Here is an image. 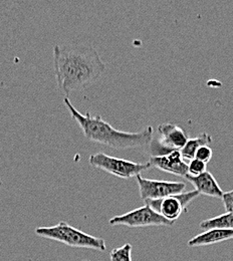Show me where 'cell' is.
<instances>
[{
	"label": "cell",
	"instance_id": "e0dca14e",
	"mask_svg": "<svg viewBox=\"0 0 233 261\" xmlns=\"http://www.w3.org/2000/svg\"><path fill=\"white\" fill-rule=\"evenodd\" d=\"M221 198L226 212L233 213V190L223 193Z\"/></svg>",
	"mask_w": 233,
	"mask_h": 261
},
{
	"label": "cell",
	"instance_id": "7c38bea8",
	"mask_svg": "<svg viewBox=\"0 0 233 261\" xmlns=\"http://www.w3.org/2000/svg\"><path fill=\"white\" fill-rule=\"evenodd\" d=\"M212 142V138L207 133H203L201 136L188 139L185 146L180 150V153L185 160L191 161L195 158V154L201 146L209 145Z\"/></svg>",
	"mask_w": 233,
	"mask_h": 261
},
{
	"label": "cell",
	"instance_id": "4fadbf2b",
	"mask_svg": "<svg viewBox=\"0 0 233 261\" xmlns=\"http://www.w3.org/2000/svg\"><path fill=\"white\" fill-rule=\"evenodd\" d=\"M200 227L205 230L209 229H233V213L226 212L222 215L203 220Z\"/></svg>",
	"mask_w": 233,
	"mask_h": 261
},
{
	"label": "cell",
	"instance_id": "8992f818",
	"mask_svg": "<svg viewBox=\"0 0 233 261\" xmlns=\"http://www.w3.org/2000/svg\"><path fill=\"white\" fill-rule=\"evenodd\" d=\"M109 224L111 226L124 225L135 228L147 226H171L174 224V222L167 220L148 204H145L144 206L137 208L133 211L111 218Z\"/></svg>",
	"mask_w": 233,
	"mask_h": 261
},
{
	"label": "cell",
	"instance_id": "7a4b0ae2",
	"mask_svg": "<svg viewBox=\"0 0 233 261\" xmlns=\"http://www.w3.org/2000/svg\"><path fill=\"white\" fill-rule=\"evenodd\" d=\"M71 118L77 123L85 137L95 143L117 149H133L149 146L153 140L154 130L148 126L138 133H128L115 129L109 123L105 122L100 116L94 117L89 112L81 114L70 102L68 98H64Z\"/></svg>",
	"mask_w": 233,
	"mask_h": 261
},
{
	"label": "cell",
	"instance_id": "ba28073f",
	"mask_svg": "<svg viewBox=\"0 0 233 261\" xmlns=\"http://www.w3.org/2000/svg\"><path fill=\"white\" fill-rule=\"evenodd\" d=\"M139 186L140 196L144 201L159 200L168 196L183 193L186 185L183 182H169L151 180L143 178L141 175L136 177Z\"/></svg>",
	"mask_w": 233,
	"mask_h": 261
},
{
	"label": "cell",
	"instance_id": "d6986e66",
	"mask_svg": "<svg viewBox=\"0 0 233 261\" xmlns=\"http://www.w3.org/2000/svg\"><path fill=\"white\" fill-rule=\"evenodd\" d=\"M84 261H91V260H84Z\"/></svg>",
	"mask_w": 233,
	"mask_h": 261
},
{
	"label": "cell",
	"instance_id": "9c48e42d",
	"mask_svg": "<svg viewBox=\"0 0 233 261\" xmlns=\"http://www.w3.org/2000/svg\"><path fill=\"white\" fill-rule=\"evenodd\" d=\"M148 163L151 165V167L175 176L185 178L188 174V164L185 163L180 151H174L164 156L150 157Z\"/></svg>",
	"mask_w": 233,
	"mask_h": 261
},
{
	"label": "cell",
	"instance_id": "3957f363",
	"mask_svg": "<svg viewBox=\"0 0 233 261\" xmlns=\"http://www.w3.org/2000/svg\"><path fill=\"white\" fill-rule=\"evenodd\" d=\"M35 233L40 237L59 241L70 247L88 248L99 251H105L107 249L103 239L71 227L64 221L50 227H38L35 229Z\"/></svg>",
	"mask_w": 233,
	"mask_h": 261
},
{
	"label": "cell",
	"instance_id": "30bf717a",
	"mask_svg": "<svg viewBox=\"0 0 233 261\" xmlns=\"http://www.w3.org/2000/svg\"><path fill=\"white\" fill-rule=\"evenodd\" d=\"M185 178L193 185L195 190L202 195L221 198L224 193L220 188L219 184L217 183L216 179L208 171L200 174L198 176H191L187 174Z\"/></svg>",
	"mask_w": 233,
	"mask_h": 261
},
{
	"label": "cell",
	"instance_id": "6da1fadb",
	"mask_svg": "<svg viewBox=\"0 0 233 261\" xmlns=\"http://www.w3.org/2000/svg\"><path fill=\"white\" fill-rule=\"evenodd\" d=\"M54 68L59 90L68 96L97 83L106 65L91 45H55Z\"/></svg>",
	"mask_w": 233,
	"mask_h": 261
},
{
	"label": "cell",
	"instance_id": "9a60e30c",
	"mask_svg": "<svg viewBox=\"0 0 233 261\" xmlns=\"http://www.w3.org/2000/svg\"><path fill=\"white\" fill-rule=\"evenodd\" d=\"M206 167H207V164L194 158L190 161V163L188 164V175L198 176L200 174L206 172Z\"/></svg>",
	"mask_w": 233,
	"mask_h": 261
},
{
	"label": "cell",
	"instance_id": "277c9868",
	"mask_svg": "<svg viewBox=\"0 0 233 261\" xmlns=\"http://www.w3.org/2000/svg\"><path fill=\"white\" fill-rule=\"evenodd\" d=\"M89 163L95 168L100 169L121 179H131L133 177H137L138 175H141L142 172L151 168V165L149 163H135L132 161L112 157L103 153L91 155L89 158Z\"/></svg>",
	"mask_w": 233,
	"mask_h": 261
},
{
	"label": "cell",
	"instance_id": "5bb4252c",
	"mask_svg": "<svg viewBox=\"0 0 233 261\" xmlns=\"http://www.w3.org/2000/svg\"><path fill=\"white\" fill-rule=\"evenodd\" d=\"M132 245L126 243L121 247L115 248L110 253L111 261H132Z\"/></svg>",
	"mask_w": 233,
	"mask_h": 261
},
{
	"label": "cell",
	"instance_id": "5b68a950",
	"mask_svg": "<svg viewBox=\"0 0 233 261\" xmlns=\"http://www.w3.org/2000/svg\"><path fill=\"white\" fill-rule=\"evenodd\" d=\"M159 137L152 140L150 146L151 157H158L180 151L188 141L183 129L175 124H162L158 127Z\"/></svg>",
	"mask_w": 233,
	"mask_h": 261
},
{
	"label": "cell",
	"instance_id": "8fae6325",
	"mask_svg": "<svg viewBox=\"0 0 233 261\" xmlns=\"http://www.w3.org/2000/svg\"><path fill=\"white\" fill-rule=\"evenodd\" d=\"M233 238V229H209L188 241L190 247L207 246Z\"/></svg>",
	"mask_w": 233,
	"mask_h": 261
},
{
	"label": "cell",
	"instance_id": "2e32d148",
	"mask_svg": "<svg viewBox=\"0 0 233 261\" xmlns=\"http://www.w3.org/2000/svg\"><path fill=\"white\" fill-rule=\"evenodd\" d=\"M212 155H213L212 149L208 145H204V146H201L197 150V152L195 154V158L207 164L211 160Z\"/></svg>",
	"mask_w": 233,
	"mask_h": 261
},
{
	"label": "cell",
	"instance_id": "52a82bcc",
	"mask_svg": "<svg viewBox=\"0 0 233 261\" xmlns=\"http://www.w3.org/2000/svg\"><path fill=\"white\" fill-rule=\"evenodd\" d=\"M198 196L199 193L196 190H193L186 193L183 192L176 195L168 196L159 200H147L144 202L167 220L175 222L184 211H187V206Z\"/></svg>",
	"mask_w": 233,
	"mask_h": 261
},
{
	"label": "cell",
	"instance_id": "ac0fdd59",
	"mask_svg": "<svg viewBox=\"0 0 233 261\" xmlns=\"http://www.w3.org/2000/svg\"><path fill=\"white\" fill-rule=\"evenodd\" d=\"M2 186H3V183H2V181H1V180H0V188H1V187H2Z\"/></svg>",
	"mask_w": 233,
	"mask_h": 261
}]
</instances>
